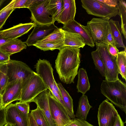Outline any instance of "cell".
<instances>
[{"label":"cell","mask_w":126,"mask_h":126,"mask_svg":"<svg viewBox=\"0 0 126 126\" xmlns=\"http://www.w3.org/2000/svg\"><path fill=\"white\" fill-rule=\"evenodd\" d=\"M10 60V56L0 51V64L6 63Z\"/></svg>","instance_id":"cell-41"},{"label":"cell","mask_w":126,"mask_h":126,"mask_svg":"<svg viewBox=\"0 0 126 126\" xmlns=\"http://www.w3.org/2000/svg\"><path fill=\"white\" fill-rule=\"evenodd\" d=\"M64 126H73L70 123L67 124Z\"/></svg>","instance_id":"cell-47"},{"label":"cell","mask_w":126,"mask_h":126,"mask_svg":"<svg viewBox=\"0 0 126 126\" xmlns=\"http://www.w3.org/2000/svg\"><path fill=\"white\" fill-rule=\"evenodd\" d=\"M36 25L30 22L19 24L10 28L0 31V37L9 39L17 38L27 33Z\"/></svg>","instance_id":"cell-16"},{"label":"cell","mask_w":126,"mask_h":126,"mask_svg":"<svg viewBox=\"0 0 126 126\" xmlns=\"http://www.w3.org/2000/svg\"><path fill=\"white\" fill-rule=\"evenodd\" d=\"M109 6L116 7L117 4L118 0H97Z\"/></svg>","instance_id":"cell-39"},{"label":"cell","mask_w":126,"mask_h":126,"mask_svg":"<svg viewBox=\"0 0 126 126\" xmlns=\"http://www.w3.org/2000/svg\"><path fill=\"white\" fill-rule=\"evenodd\" d=\"M58 28L54 23L47 25H35L25 42L28 46H33Z\"/></svg>","instance_id":"cell-14"},{"label":"cell","mask_w":126,"mask_h":126,"mask_svg":"<svg viewBox=\"0 0 126 126\" xmlns=\"http://www.w3.org/2000/svg\"><path fill=\"white\" fill-rule=\"evenodd\" d=\"M32 115L38 126H49L42 110L38 107L31 111Z\"/></svg>","instance_id":"cell-32"},{"label":"cell","mask_w":126,"mask_h":126,"mask_svg":"<svg viewBox=\"0 0 126 126\" xmlns=\"http://www.w3.org/2000/svg\"><path fill=\"white\" fill-rule=\"evenodd\" d=\"M116 7L119 11V15L121 18V33L126 38V3L123 0H118Z\"/></svg>","instance_id":"cell-27"},{"label":"cell","mask_w":126,"mask_h":126,"mask_svg":"<svg viewBox=\"0 0 126 126\" xmlns=\"http://www.w3.org/2000/svg\"><path fill=\"white\" fill-rule=\"evenodd\" d=\"M6 63L8 83L19 80L23 82L34 72L26 64L21 61L10 59Z\"/></svg>","instance_id":"cell-7"},{"label":"cell","mask_w":126,"mask_h":126,"mask_svg":"<svg viewBox=\"0 0 126 126\" xmlns=\"http://www.w3.org/2000/svg\"><path fill=\"white\" fill-rule=\"evenodd\" d=\"M118 71L122 78L126 80V48L124 51L119 52L116 59Z\"/></svg>","instance_id":"cell-28"},{"label":"cell","mask_w":126,"mask_h":126,"mask_svg":"<svg viewBox=\"0 0 126 126\" xmlns=\"http://www.w3.org/2000/svg\"><path fill=\"white\" fill-rule=\"evenodd\" d=\"M29 102H16L15 104L18 110L27 118L29 119Z\"/></svg>","instance_id":"cell-34"},{"label":"cell","mask_w":126,"mask_h":126,"mask_svg":"<svg viewBox=\"0 0 126 126\" xmlns=\"http://www.w3.org/2000/svg\"><path fill=\"white\" fill-rule=\"evenodd\" d=\"M5 115L6 124L12 126H28L29 119L18 110L15 104L11 103L5 108Z\"/></svg>","instance_id":"cell-13"},{"label":"cell","mask_w":126,"mask_h":126,"mask_svg":"<svg viewBox=\"0 0 126 126\" xmlns=\"http://www.w3.org/2000/svg\"><path fill=\"white\" fill-rule=\"evenodd\" d=\"M113 126H124V123L119 114L116 116Z\"/></svg>","instance_id":"cell-43"},{"label":"cell","mask_w":126,"mask_h":126,"mask_svg":"<svg viewBox=\"0 0 126 126\" xmlns=\"http://www.w3.org/2000/svg\"><path fill=\"white\" fill-rule=\"evenodd\" d=\"M4 126H12L10 124H6Z\"/></svg>","instance_id":"cell-48"},{"label":"cell","mask_w":126,"mask_h":126,"mask_svg":"<svg viewBox=\"0 0 126 126\" xmlns=\"http://www.w3.org/2000/svg\"><path fill=\"white\" fill-rule=\"evenodd\" d=\"M49 90H45L38 95L30 102H35L42 111L49 126H56L52 117L49 108Z\"/></svg>","instance_id":"cell-15"},{"label":"cell","mask_w":126,"mask_h":126,"mask_svg":"<svg viewBox=\"0 0 126 126\" xmlns=\"http://www.w3.org/2000/svg\"><path fill=\"white\" fill-rule=\"evenodd\" d=\"M47 89H48L41 78L34 72L23 82L19 102L30 103L39 94Z\"/></svg>","instance_id":"cell-3"},{"label":"cell","mask_w":126,"mask_h":126,"mask_svg":"<svg viewBox=\"0 0 126 126\" xmlns=\"http://www.w3.org/2000/svg\"><path fill=\"white\" fill-rule=\"evenodd\" d=\"M110 19L108 18H94L84 26L95 44H102L105 41Z\"/></svg>","instance_id":"cell-5"},{"label":"cell","mask_w":126,"mask_h":126,"mask_svg":"<svg viewBox=\"0 0 126 126\" xmlns=\"http://www.w3.org/2000/svg\"><path fill=\"white\" fill-rule=\"evenodd\" d=\"M4 108L3 104L2 95L0 94V110Z\"/></svg>","instance_id":"cell-46"},{"label":"cell","mask_w":126,"mask_h":126,"mask_svg":"<svg viewBox=\"0 0 126 126\" xmlns=\"http://www.w3.org/2000/svg\"><path fill=\"white\" fill-rule=\"evenodd\" d=\"M107 45L109 53L112 56L116 57L119 51L115 45L110 43L108 44Z\"/></svg>","instance_id":"cell-38"},{"label":"cell","mask_w":126,"mask_h":126,"mask_svg":"<svg viewBox=\"0 0 126 126\" xmlns=\"http://www.w3.org/2000/svg\"><path fill=\"white\" fill-rule=\"evenodd\" d=\"M92 107L89 103L87 96L82 94L79 99L75 117L77 118L86 120L89 110Z\"/></svg>","instance_id":"cell-21"},{"label":"cell","mask_w":126,"mask_h":126,"mask_svg":"<svg viewBox=\"0 0 126 126\" xmlns=\"http://www.w3.org/2000/svg\"><path fill=\"white\" fill-rule=\"evenodd\" d=\"M110 43L116 45V43L109 26L106 36L105 40L102 44H108Z\"/></svg>","instance_id":"cell-37"},{"label":"cell","mask_w":126,"mask_h":126,"mask_svg":"<svg viewBox=\"0 0 126 126\" xmlns=\"http://www.w3.org/2000/svg\"><path fill=\"white\" fill-rule=\"evenodd\" d=\"M5 114V108L0 110V126H4L6 124Z\"/></svg>","instance_id":"cell-42"},{"label":"cell","mask_w":126,"mask_h":126,"mask_svg":"<svg viewBox=\"0 0 126 126\" xmlns=\"http://www.w3.org/2000/svg\"><path fill=\"white\" fill-rule=\"evenodd\" d=\"M27 45L25 42L18 38L12 39L0 47V51L10 56L19 52L27 48Z\"/></svg>","instance_id":"cell-19"},{"label":"cell","mask_w":126,"mask_h":126,"mask_svg":"<svg viewBox=\"0 0 126 126\" xmlns=\"http://www.w3.org/2000/svg\"><path fill=\"white\" fill-rule=\"evenodd\" d=\"M78 80L77 88L78 92L85 94L90 88L86 71L83 68H80L78 72Z\"/></svg>","instance_id":"cell-24"},{"label":"cell","mask_w":126,"mask_h":126,"mask_svg":"<svg viewBox=\"0 0 126 126\" xmlns=\"http://www.w3.org/2000/svg\"><path fill=\"white\" fill-rule=\"evenodd\" d=\"M6 63L0 64V94L1 95L8 82Z\"/></svg>","instance_id":"cell-30"},{"label":"cell","mask_w":126,"mask_h":126,"mask_svg":"<svg viewBox=\"0 0 126 126\" xmlns=\"http://www.w3.org/2000/svg\"><path fill=\"white\" fill-rule=\"evenodd\" d=\"M6 1V0H0V30L2 29L6 20L15 10L9 9L7 4L5 6Z\"/></svg>","instance_id":"cell-29"},{"label":"cell","mask_w":126,"mask_h":126,"mask_svg":"<svg viewBox=\"0 0 126 126\" xmlns=\"http://www.w3.org/2000/svg\"><path fill=\"white\" fill-rule=\"evenodd\" d=\"M64 40V35L63 30L62 28H58L37 43L63 44Z\"/></svg>","instance_id":"cell-26"},{"label":"cell","mask_w":126,"mask_h":126,"mask_svg":"<svg viewBox=\"0 0 126 126\" xmlns=\"http://www.w3.org/2000/svg\"><path fill=\"white\" fill-rule=\"evenodd\" d=\"M81 1L82 7L89 15L110 19L119 15L117 7L109 6L97 0H81Z\"/></svg>","instance_id":"cell-4"},{"label":"cell","mask_w":126,"mask_h":126,"mask_svg":"<svg viewBox=\"0 0 126 126\" xmlns=\"http://www.w3.org/2000/svg\"><path fill=\"white\" fill-rule=\"evenodd\" d=\"M91 54L95 68L99 71L102 76L105 77V72L104 65L97 50L96 49L95 50L92 51Z\"/></svg>","instance_id":"cell-31"},{"label":"cell","mask_w":126,"mask_h":126,"mask_svg":"<svg viewBox=\"0 0 126 126\" xmlns=\"http://www.w3.org/2000/svg\"><path fill=\"white\" fill-rule=\"evenodd\" d=\"M96 49L103 62L105 67V80L114 81L119 79L116 64V57L109 53L107 44H95Z\"/></svg>","instance_id":"cell-6"},{"label":"cell","mask_w":126,"mask_h":126,"mask_svg":"<svg viewBox=\"0 0 126 126\" xmlns=\"http://www.w3.org/2000/svg\"><path fill=\"white\" fill-rule=\"evenodd\" d=\"M36 73L41 78L47 89L54 96L57 92L54 89L55 81L53 75V69L49 61L39 59L35 66Z\"/></svg>","instance_id":"cell-9"},{"label":"cell","mask_w":126,"mask_h":126,"mask_svg":"<svg viewBox=\"0 0 126 126\" xmlns=\"http://www.w3.org/2000/svg\"><path fill=\"white\" fill-rule=\"evenodd\" d=\"M80 48L65 46L59 50L55 67L59 78L67 84L74 83L80 63Z\"/></svg>","instance_id":"cell-1"},{"label":"cell","mask_w":126,"mask_h":126,"mask_svg":"<svg viewBox=\"0 0 126 126\" xmlns=\"http://www.w3.org/2000/svg\"><path fill=\"white\" fill-rule=\"evenodd\" d=\"M109 25L110 30L116 43L117 48L122 47L126 48L123 40L121 28L119 22L112 19L109 20Z\"/></svg>","instance_id":"cell-23"},{"label":"cell","mask_w":126,"mask_h":126,"mask_svg":"<svg viewBox=\"0 0 126 126\" xmlns=\"http://www.w3.org/2000/svg\"><path fill=\"white\" fill-rule=\"evenodd\" d=\"M36 48L44 51L55 49L60 50L65 47L63 44H53L49 43H37L33 45Z\"/></svg>","instance_id":"cell-33"},{"label":"cell","mask_w":126,"mask_h":126,"mask_svg":"<svg viewBox=\"0 0 126 126\" xmlns=\"http://www.w3.org/2000/svg\"><path fill=\"white\" fill-rule=\"evenodd\" d=\"M44 0H27L26 5V8H30L36 6L43 1Z\"/></svg>","instance_id":"cell-40"},{"label":"cell","mask_w":126,"mask_h":126,"mask_svg":"<svg viewBox=\"0 0 126 126\" xmlns=\"http://www.w3.org/2000/svg\"><path fill=\"white\" fill-rule=\"evenodd\" d=\"M63 5V0H47L46 10L54 22L56 21L61 12Z\"/></svg>","instance_id":"cell-25"},{"label":"cell","mask_w":126,"mask_h":126,"mask_svg":"<svg viewBox=\"0 0 126 126\" xmlns=\"http://www.w3.org/2000/svg\"><path fill=\"white\" fill-rule=\"evenodd\" d=\"M70 123L73 126H94L86 120L77 118L72 119V121Z\"/></svg>","instance_id":"cell-36"},{"label":"cell","mask_w":126,"mask_h":126,"mask_svg":"<svg viewBox=\"0 0 126 126\" xmlns=\"http://www.w3.org/2000/svg\"><path fill=\"white\" fill-rule=\"evenodd\" d=\"M22 83V80H19L13 81L8 83L2 94L4 108L14 101H20Z\"/></svg>","instance_id":"cell-12"},{"label":"cell","mask_w":126,"mask_h":126,"mask_svg":"<svg viewBox=\"0 0 126 126\" xmlns=\"http://www.w3.org/2000/svg\"><path fill=\"white\" fill-rule=\"evenodd\" d=\"M101 93L108 100L126 113V84L119 79L114 81H102Z\"/></svg>","instance_id":"cell-2"},{"label":"cell","mask_w":126,"mask_h":126,"mask_svg":"<svg viewBox=\"0 0 126 126\" xmlns=\"http://www.w3.org/2000/svg\"><path fill=\"white\" fill-rule=\"evenodd\" d=\"M48 99L52 117L56 126H64L71 123L72 119L65 109L49 91Z\"/></svg>","instance_id":"cell-8"},{"label":"cell","mask_w":126,"mask_h":126,"mask_svg":"<svg viewBox=\"0 0 126 126\" xmlns=\"http://www.w3.org/2000/svg\"><path fill=\"white\" fill-rule=\"evenodd\" d=\"M118 114L113 104L107 99L103 101L98 108L97 118L99 126H113Z\"/></svg>","instance_id":"cell-10"},{"label":"cell","mask_w":126,"mask_h":126,"mask_svg":"<svg viewBox=\"0 0 126 126\" xmlns=\"http://www.w3.org/2000/svg\"><path fill=\"white\" fill-rule=\"evenodd\" d=\"M47 0H44L38 5L28 9L31 13L30 18L36 25H47L54 23L46 10Z\"/></svg>","instance_id":"cell-11"},{"label":"cell","mask_w":126,"mask_h":126,"mask_svg":"<svg viewBox=\"0 0 126 126\" xmlns=\"http://www.w3.org/2000/svg\"><path fill=\"white\" fill-rule=\"evenodd\" d=\"M63 31L64 35L63 44L65 46L80 48H83L85 46L83 39L79 34L63 30Z\"/></svg>","instance_id":"cell-20"},{"label":"cell","mask_w":126,"mask_h":126,"mask_svg":"<svg viewBox=\"0 0 126 126\" xmlns=\"http://www.w3.org/2000/svg\"><path fill=\"white\" fill-rule=\"evenodd\" d=\"M62 10L56 21L63 24L74 20L76 12L75 0H63Z\"/></svg>","instance_id":"cell-18"},{"label":"cell","mask_w":126,"mask_h":126,"mask_svg":"<svg viewBox=\"0 0 126 126\" xmlns=\"http://www.w3.org/2000/svg\"><path fill=\"white\" fill-rule=\"evenodd\" d=\"M57 84L62 98L66 109L69 116L71 119L75 118L73 110V100L71 97L61 83H57Z\"/></svg>","instance_id":"cell-22"},{"label":"cell","mask_w":126,"mask_h":126,"mask_svg":"<svg viewBox=\"0 0 126 126\" xmlns=\"http://www.w3.org/2000/svg\"><path fill=\"white\" fill-rule=\"evenodd\" d=\"M12 39H4L0 37V47Z\"/></svg>","instance_id":"cell-45"},{"label":"cell","mask_w":126,"mask_h":126,"mask_svg":"<svg viewBox=\"0 0 126 126\" xmlns=\"http://www.w3.org/2000/svg\"><path fill=\"white\" fill-rule=\"evenodd\" d=\"M28 126H38L30 113L29 115Z\"/></svg>","instance_id":"cell-44"},{"label":"cell","mask_w":126,"mask_h":126,"mask_svg":"<svg viewBox=\"0 0 126 126\" xmlns=\"http://www.w3.org/2000/svg\"><path fill=\"white\" fill-rule=\"evenodd\" d=\"M27 0H13L8 3V7L10 9L26 8V3Z\"/></svg>","instance_id":"cell-35"},{"label":"cell","mask_w":126,"mask_h":126,"mask_svg":"<svg viewBox=\"0 0 126 126\" xmlns=\"http://www.w3.org/2000/svg\"><path fill=\"white\" fill-rule=\"evenodd\" d=\"M62 29L65 31L79 34L83 39L85 45L92 47L94 46V43L84 26L75 20L63 24Z\"/></svg>","instance_id":"cell-17"}]
</instances>
